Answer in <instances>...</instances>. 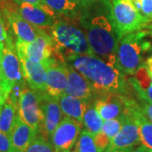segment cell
<instances>
[{
	"label": "cell",
	"instance_id": "1",
	"mask_svg": "<svg viewBox=\"0 0 152 152\" xmlns=\"http://www.w3.org/2000/svg\"><path fill=\"white\" fill-rule=\"evenodd\" d=\"M69 64L91 83L98 96L116 93L131 96L132 87L124 74L100 58L94 55L80 56L71 60Z\"/></svg>",
	"mask_w": 152,
	"mask_h": 152
},
{
	"label": "cell",
	"instance_id": "2",
	"mask_svg": "<svg viewBox=\"0 0 152 152\" xmlns=\"http://www.w3.org/2000/svg\"><path fill=\"white\" fill-rule=\"evenodd\" d=\"M80 25L94 56L117 67V48L120 38L114 26L110 5L104 13L82 15Z\"/></svg>",
	"mask_w": 152,
	"mask_h": 152
},
{
	"label": "cell",
	"instance_id": "3",
	"mask_svg": "<svg viewBox=\"0 0 152 152\" xmlns=\"http://www.w3.org/2000/svg\"><path fill=\"white\" fill-rule=\"evenodd\" d=\"M48 31L54 57L62 63L69 64L78 57L94 55L81 25H77L69 17L56 20Z\"/></svg>",
	"mask_w": 152,
	"mask_h": 152
},
{
	"label": "cell",
	"instance_id": "4",
	"mask_svg": "<svg viewBox=\"0 0 152 152\" xmlns=\"http://www.w3.org/2000/svg\"><path fill=\"white\" fill-rule=\"evenodd\" d=\"M151 33L146 29L139 30L122 37L117 48V68L124 75H134L144 64L148 53L152 51Z\"/></svg>",
	"mask_w": 152,
	"mask_h": 152
},
{
	"label": "cell",
	"instance_id": "5",
	"mask_svg": "<svg viewBox=\"0 0 152 152\" xmlns=\"http://www.w3.org/2000/svg\"><path fill=\"white\" fill-rule=\"evenodd\" d=\"M109 5L114 26L120 39L129 33L145 29L149 24L132 0H109Z\"/></svg>",
	"mask_w": 152,
	"mask_h": 152
},
{
	"label": "cell",
	"instance_id": "6",
	"mask_svg": "<svg viewBox=\"0 0 152 152\" xmlns=\"http://www.w3.org/2000/svg\"><path fill=\"white\" fill-rule=\"evenodd\" d=\"M1 81L12 91H23L26 88V81L22 74L20 61L14 48L11 39H9L3 48Z\"/></svg>",
	"mask_w": 152,
	"mask_h": 152
},
{
	"label": "cell",
	"instance_id": "7",
	"mask_svg": "<svg viewBox=\"0 0 152 152\" xmlns=\"http://www.w3.org/2000/svg\"><path fill=\"white\" fill-rule=\"evenodd\" d=\"M38 92L41 121L37 134L49 140L53 132L61 122L64 114L60 107L59 98L53 96L46 91Z\"/></svg>",
	"mask_w": 152,
	"mask_h": 152
},
{
	"label": "cell",
	"instance_id": "8",
	"mask_svg": "<svg viewBox=\"0 0 152 152\" xmlns=\"http://www.w3.org/2000/svg\"><path fill=\"white\" fill-rule=\"evenodd\" d=\"M17 54L24 55L35 62L45 65L53 58L52 38L46 29H40L37 38L31 42H25L17 40L15 43Z\"/></svg>",
	"mask_w": 152,
	"mask_h": 152
},
{
	"label": "cell",
	"instance_id": "9",
	"mask_svg": "<svg viewBox=\"0 0 152 152\" xmlns=\"http://www.w3.org/2000/svg\"><path fill=\"white\" fill-rule=\"evenodd\" d=\"M82 124L64 117L50 137L54 152H71L81 132Z\"/></svg>",
	"mask_w": 152,
	"mask_h": 152
},
{
	"label": "cell",
	"instance_id": "10",
	"mask_svg": "<svg viewBox=\"0 0 152 152\" xmlns=\"http://www.w3.org/2000/svg\"><path fill=\"white\" fill-rule=\"evenodd\" d=\"M44 66L46 69V92L59 98L65 92L69 82L67 64L53 57Z\"/></svg>",
	"mask_w": 152,
	"mask_h": 152
},
{
	"label": "cell",
	"instance_id": "11",
	"mask_svg": "<svg viewBox=\"0 0 152 152\" xmlns=\"http://www.w3.org/2000/svg\"><path fill=\"white\" fill-rule=\"evenodd\" d=\"M18 115L20 119L38 131L41 121L39 92L26 88L18 101Z\"/></svg>",
	"mask_w": 152,
	"mask_h": 152
},
{
	"label": "cell",
	"instance_id": "12",
	"mask_svg": "<svg viewBox=\"0 0 152 152\" xmlns=\"http://www.w3.org/2000/svg\"><path fill=\"white\" fill-rule=\"evenodd\" d=\"M124 123L119 132L111 140L109 146L113 149L135 148L140 145L139 128L134 117L127 110L123 113Z\"/></svg>",
	"mask_w": 152,
	"mask_h": 152
},
{
	"label": "cell",
	"instance_id": "13",
	"mask_svg": "<svg viewBox=\"0 0 152 152\" xmlns=\"http://www.w3.org/2000/svg\"><path fill=\"white\" fill-rule=\"evenodd\" d=\"M124 109L134 117L138 125L140 145L152 152V121L143 113L140 104L134 98L126 97Z\"/></svg>",
	"mask_w": 152,
	"mask_h": 152
},
{
	"label": "cell",
	"instance_id": "14",
	"mask_svg": "<svg viewBox=\"0 0 152 152\" xmlns=\"http://www.w3.org/2000/svg\"><path fill=\"white\" fill-rule=\"evenodd\" d=\"M3 12L12 28L13 32L16 36L17 40L25 42H31L37 38L38 32L42 28L36 27L26 21L15 10V9L4 7L3 9Z\"/></svg>",
	"mask_w": 152,
	"mask_h": 152
},
{
	"label": "cell",
	"instance_id": "15",
	"mask_svg": "<svg viewBox=\"0 0 152 152\" xmlns=\"http://www.w3.org/2000/svg\"><path fill=\"white\" fill-rule=\"evenodd\" d=\"M25 80L36 91H46V69L42 63L35 62L24 55L18 54Z\"/></svg>",
	"mask_w": 152,
	"mask_h": 152
},
{
	"label": "cell",
	"instance_id": "16",
	"mask_svg": "<svg viewBox=\"0 0 152 152\" xmlns=\"http://www.w3.org/2000/svg\"><path fill=\"white\" fill-rule=\"evenodd\" d=\"M67 69L69 82L64 94L84 99L88 102H91L96 96H98L91 83L81 74L69 64H67Z\"/></svg>",
	"mask_w": 152,
	"mask_h": 152
},
{
	"label": "cell",
	"instance_id": "17",
	"mask_svg": "<svg viewBox=\"0 0 152 152\" xmlns=\"http://www.w3.org/2000/svg\"><path fill=\"white\" fill-rule=\"evenodd\" d=\"M126 97L129 96L116 93H106L99 96L95 102V106L103 121L117 118L123 114Z\"/></svg>",
	"mask_w": 152,
	"mask_h": 152
},
{
	"label": "cell",
	"instance_id": "18",
	"mask_svg": "<svg viewBox=\"0 0 152 152\" xmlns=\"http://www.w3.org/2000/svg\"><path fill=\"white\" fill-rule=\"evenodd\" d=\"M37 136V131L23 122L19 115H17L10 134V147L9 152H26Z\"/></svg>",
	"mask_w": 152,
	"mask_h": 152
},
{
	"label": "cell",
	"instance_id": "19",
	"mask_svg": "<svg viewBox=\"0 0 152 152\" xmlns=\"http://www.w3.org/2000/svg\"><path fill=\"white\" fill-rule=\"evenodd\" d=\"M15 10L26 21L31 23L36 27L49 29L57 20V16L50 15L40 7L24 2L15 1Z\"/></svg>",
	"mask_w": 152,
	"mask_h": 152
},
{
	"label": "cell",
	"instance_id": "20",
	"mask_svg": "<svg viewBox=\"0 0 152 152\" xmlns=\"http://www.w3.org/2000/svg\"><path fill=\"white\" fill-rule=\"evenodd\" d=\"M128 80L140 100L152 102L151 77L144 64L137 70L134 77L128 78Z\"/></svg>",
	"mask_w": 152,
	"mask_h": 152
},
{
	"label": "cell",
	"instance_id": "21",
	"mask_svg": "<svg viewBox=\"0 0 152 152\" xmlns=\"http://www.w3.org/2000/svg\"><path fill=\"white\" fill-rule=\"evenodd\" d=\"M89 102L86 100L63 94L59 97V104L64 117H68L83 124L84 114Z\"/></svg>",
	"mask_w": 152,
	"mask_h": 152
},
{
	"label": "cell",
	"instance_id": "22",
	"mask_svg": "<svg viewBox=\"0 0 152 152\" xmlns=\"http://www.w3.org/2000/svg\"><path fill=\"white\" fill-rule=\"evenodd\" d=\"M18 115V104L9 97L0 112V131L10 134Z\"/></svg>",
	"mask_w": 152,
	"mask_h": 152
},
{
	"label": "cell",
	"instance_id": "23",
	"mask_svg": "<svg viewBox=\"0 0 152 152\" xmlns=\"http://www.w3.org/2000/svg\"><path fill=\"white\" fill-rule=\"evenodd\" d=\"M102 124L103 119L96 108L95 102H90L83 118V124L85 126V129L95 135L102 130Z\"/></svg>",
	"mask_w": 152,
	"mask_h": 152
},
{
	"label": "cell",
	"instance_id": "24",
	"mask_svg": "<svg viewBox=\"0 0 152 152\" xmlns=\"http://www.w3.org/2000/svg\"><path fill=\"white\" fill-rule=\"evenodd\" d=\"M56 15L69 17L76 14L78 4L74 0H43Z\"/></svg>",
	"mask_w": 152,
	"mask_h": 152
},
{
	"label": "cell",
	"instance_id": "25",
	"mask_svg": "<svg viewBox=\"0 0 152 152\" xmlns=\"http://www.w3.org/2000/svg\"><path fill=\"white\" fill-rule=\"evenodd\" d=\"M76 152H100L95 142L94 134L86 129L80 132L75 145Z\"/></svg>",
	"mask_w": 152,
	"mask_h": 152
},
{
	"label": "cell",
	"instance_id": "26",
	"mask_svg": "<svg viewBox=\"0 0 152 152\" xmlns=\"http://www.w3.org/2000/svg\"><path fill=\"white\" fill-rule=\"evenodd\" d=\"M26 152H54V149L49 140L37 134Z\"/></svg>",
	"mask_w": 152,
	"mask_h": 152
},
{
	"label": "cell",
	"instance_id": "27",
	"mask_svg": "<svg viewBox=\"0 0 152 152\" xmlns=\"http://www.w3.org/2000/svg\"><path fill=\"white\" fill-rule=\"evenodd\" d=\"M123 123H124V117L122 114L120 117L117 118L103 121L101 131H102L104 134H106L112 140L114 136H116V134L119 132Z\"/></svg>",
	"mask_w": 152,
	"mask_h": 152
},
{
	"label": "cell",
	"instance_id": "28",
	"mask_svg": "<svg viewBox=\"0 0 152 152\" xmlns=\"http://www.w3.org/2000/svg\"><path fill=\"white\" fill-rule=\"evenodd\" d=\"M95 142L97 146L99 151H102L105 149H107L110 145L111 139L106 134H104L102 131H100L96 134L94 135Z\"/></svg>",
	"mask_w": 152,
	"mask_h": 152
},
{
	"label": "cell",
	"instance_id": "29",
	"mask_svg": "<svg viewBox=\"0 0 152 152\" xmlns=\"http://www.w3.org/2000/svg\"><path fill=\"white\" fill-rule=\"evenodd\" d=\"M14 1H17V2H24V3L31 4H33V5L40 7L41 9H42L43 10H45L46 12H48V14L53 15V16H56V15H57L55 14L54 11L52 10L48 6L44 3L43 0H14Z\"/></svg>",
	"mask_w": 152,
	"mask_h": 152
},
{
	"label": "cell",
	"instance_id": "30",
	"mask_svg": "<svg viewBox=\"0 0 152 152\" xmlns=\"http://www.w3.org/2000/svg\"><path fill=\"white\" fill-rule=\"evenodd\" d=\"M10 147V135L0 131V152H9Z\"/></svg>",
	"mask_w": 152,
	"mask_h": 152
},
{
	"label": "cell",
	"instance_id": "31",
	"mask_svg": "<svg viewBox=\"0 0 152 152\" xmlns=\"http://www.w3.org/2000/svg\"><path fill=\"white\" fill-rule=\"evenodd\" d=\"M9 39H10V38L7 33L4 18L3 16V15L0 13V45L5 43Z\"/></svg>",
	"mask_w": 152,
	"mask_h": 152
},
{
	"label": "cell",
	"instance_id": "32",
	"mask_svg": "<svg viewBox=\"0 0 152 152\" xmlns=\"http://www.w3.org/2000/svg\"><path fill=\"white\" fill-rule=\"evenodd\" d=\"M139 103H140L143 113L145 114L151 121H152V102L140 100Z\"/></svg>",
	"mask_w": 152,
	"mask_h": 152
},
{
	"label": "cell",
	"instance_id": "33",
	"mask_svg": "<svg viewBox=\"0 0 152 152\" xmlns=\"http://www.w3.org/2000/svg\"><path fill=\"white\" fill-rule=\"evenodd\" d=\"M10 90L7 87L5 84L0 80V105H4L10 96Z\"/></svg>",
	"mask_w": 152,
	"mask_h": 152
},
{
	"label": "cell",
	"instance_id": "34",
	"mask_svg": "<svg viewBox=\"0 0 152 152\" xmlns=\"http://www.w3.org/2000/svg\"><path fill=\"white\" fill-rule=\"evenodd\" d=\"M74 1L79 6H81L83 8H86L89 6L93 5V4H96L97 3H101L105 0H74Z\"/></svg>",
	"mask_w": 152,
	"mask_h": 152
},
{
	"label": "cell",
	"instance_id": "35",
	"mask_svg": "<svg viewBox=\"0 0 152 152\" xmlns=\"http://www.w3.org/2000/svg\"><path fill=\"white\" fill-rule=\"evenodd\" d=\"M134 148H127V149H113V148H110L107 147V149H105L104 151L101 152H132V151Z\"/></svg>",
	"mask_w": 152,
	"mask_h": 152
},
{
	"label": "cell",
	"instance_id": "36",
	"mask_svg": "<svg viewBox=\"0 0 152 152\" xmlns=\"http://www.w3.org/2000/svg\"><path fill=\"white\" fill-rule=\"evenodd\" d=\"M144 66L145 67V69L149 72V74L151 75V76H152V56L146 58V60L144 63Z\"/></svg>",
	"mask_w": 152,
	"mask_h": 152
},
{
	"label": "cell",
	"instance_id": "37",
	"mask_svg": "<svg viewBox=\"0 0 152 152\" xmlns=\"http://www.w3.org/2000/svg\"><path fill=\"white\" fill-rule=\"evenodd\" d=\"M132 152H150V151L147 150L145 147L143 146V145H140V146L134 148V149L132 151Z\"/></svg>",
	"mask_w": 152,
	"mask_h": 152
},
{
	"label": "cell",
	"instance_id": "38",
	"mask_svg": "<svg viewBox=\"0 0 152 152\" xmlns=\"http://www.w3.org/2000/svg\"><path fill=\"white\" fill-rule=\"evenodd\" d=\"M4 44L0 45V80H1V70H2V60H3V48Z\"/></svg>",
	"mask_w": 152,
	"mask_h": 152
},
{
	"label": "cell",
	"instance_id": "39",
	"mask_svg": "<svg viewBox=\"0 0 152 152\" xmlns=\"http://www.w3.org/2000/svg\"><path fill=\"white\" fill-rule=\"evenodd\" d=\"M145 29H146L147 31H149V32L151 33V35L152 37V23L147 24L146 26H145Z\"/></svg>",
	"mask_w": 152,
	"mask_h": 152
},
{
	"label": "cell",
	"instance_id": "40",
	"mask_svg": "<svg viewBox=\"0 0 152 152\" xmlns=\"http://www.w3.org/2000/svg\"><path fill=\"white\" fill-rule=\"evenodd\" d=\"M2 107H3V105H0V112H1V110H2Z\"/></svg>",
	"mask_w": 152,
	"mask_h": 152
},
{
	"label": "cell",
	"instance_id": "41",
	"mask_svg": "<svg viewBox=\"0 0 152 152\" xmlns=\"http://www.w3.org/2000/svg\"><path fill=\"white\" fill-rule=\"evenodd\" d=\"M71 152H76V151H75V150H74V151H72Z\"/></svg>",
	"mask_w": 152,
	"mask_h": 152
},
{
	"label": "cell",
	"instance_id": "42",
	"mask_svg": "<svg viewBox=\"0 0 152 152\" xmlns=\"http://www.w3.org/2000/svg\"><path fill=\"white\" fill-rule=\"evenodd\" d=\"M151 81H152V76H151Z\"/></svg>",
	"mask_w": 152,
	"mask_h": 152
},
{
	"label": "cell",
	"instance_id": "43",
	"mask_svg": "<svg viewBox=\"0 0 152 152\" xmlns=\"http://www.w3.org/2000/svg\"></svg>",
	"mask_w": 152,
	"mask_h": 152
}]
</instances>
